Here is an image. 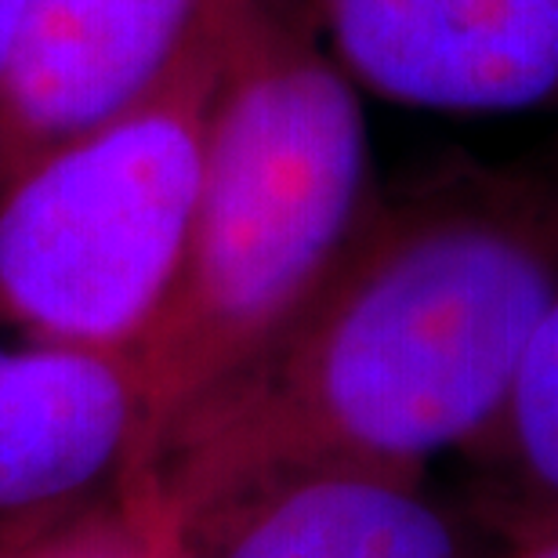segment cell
<instances>
[{"label":"cell","mask_w":558,"mask_h":558,"mask_svg":"<svg viewBox=\"0 0 558 558\" xmlns=\"http://www.w3.org/2000/svg\"><path fill=\"white\" fill-rule=\"evenodd\" d=\"M558 301V167H457L374 199L283 330L135 483L178 533L276 475L483 450Z\"/></svg>","instance_id":"1"},{"label":"cell","mask_w":558,"mask_h":558,"mask_svg":"<svg viewBox=\"0 0 558 558\" xmlns=\"http://www.w3.org/2000/svg\"><path fill=\"white\" fill-rule=\"evenodd\" d=\"M360 95L305 0H254L210 109L182 269L135 352L138 475L167 432L316 294L377 199Z\"/></svg>","instance_id":"2"},{"label":"cell","mask_w":558,"mask_h":558,"mask_svg":"<svg viewBox=\"0 0 558 558\" xmlns=\"http://www.w3.org/2000/svg\"><path fill=\"white\" fill-rule=\"evenodd\" d=\"M243 15L156 92L54 145L0 189V327L138 352L182 269L210 109Z\"/></svg>","instance_id":"3"},{"label":"cell","mask_w":558,"mask_h":558,"mask_svg":"<svg viewBox=\"0 0 558 558\" xmlns=\"http://www.w3.org/2000/svg\"><path fill=\"white\" fill-rule=\"evenodd\" d=\"M360 92L453 117L558 106V0H305Z\"/></svg>","instance_id":"4"},{"label":"cell","mask_w":558,"mask_h":558,"mask_svg":"<svg viewBox=\"0 0 558 558\" xmlns=\"http://www.w3.org/2000/svg\"><path fill=\"white\" fill-rule=\"evenodd\" d=\"M254 0H26L0 76V189L156 92Z\"/></svg>","instance_id":"5"},{"label":"cell","mask_w":558,"mask_h":558,"mask_svg":"<svg viewBox=\"0 0 558 558\" xmlns=\"http://www.w3.org/2000/svg\"><path fill=\"white\" fill-rule=\"evenodd\" d=\"M142 450L135 355L0 338V522L59 515L131 483Z\"/></svg>","instance_id":"6"},{"label":"cell","mask_w":558,"mask_h":558,"mask_svg":"<svg viewBox=\"0 0 558 558\" xmlns=\"http://www.w3.org/2000/svg\"><path fill=\"white\" fill-rule=\"evenodd\" d=\"M185 558H478L421 472L323 464L276 475L182 533Z\"/></svg>","instance_id":"7"},{"label":"cell","mask_w":558,"mask_h":558,"mask_svg":"<svg viewBox=\"0 0 558 558\" xmlns=\"http://www.w3.org/2000/svg\"><path fill=\"white\" fill-rule=\"evenodd\" d=\"M483 450L494 453L522 489V511H558V301L544 316L505 417Z\"/></svg>","instance_id":"8"},{"label":"cell","mask_w":558,"mask_h":558,"mask_svg":"<svg viewBox=\"0 0 558 558\" xmlns=\"http://www.w3.org/2000/svg\"><path fill=\"white\" fill-rule=\"evenodd\" d=\"M0 558H185V544L160 494L149 483H128L81 519L33 533Z\"/></svg>","instance_id":"9"},{"label":"cell","mask_w":558,"mask_h":558,"mask_svg":"<svg viewBox=\"0 0 558 558\" xmlns=\"http://www.w3.org/2000/svg\"><path fill=\"white\" fill-rule=\"evenodd\" d=\"M489 558H558V511H522L511 541Z\"/></svg>","instance_id":"10"},{"label":"cell","mask_w":558,"mask_h":558,"mask_svg":"<svg viewBox=\"0 0 558 558\" xmlns=\"http://www.w3.org/2000/svg\"><path fill=\"white\" fill-rule=\"evenodd\" d=\"M22 8H26V0H0V76H4L11 44H15V33H19V22H22Z\"/></svg>","instance_id":"11"}]
</instances>
